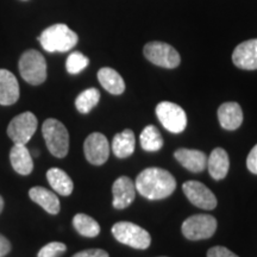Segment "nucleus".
<instances>
[{
  "label": "nucleus",
  "mask_w": 257,
  "mask_h": 257,
  "mask_svg": "<svg viewBox=\"0 0 257 257\" xmlns=\"http://www.w3.org/2000/svg\"><path fill=\"white\" fill-rule=\"evenodd\" d=\"M137 192L149 200H161L168 198L176 188V180L168 170L162 168L144 169L138 174L136 182Z\"/></svg>",
  "instance_id": "1"
},
{
  "label": "nucleus",
  "mask_w": 257,
  "mask_h": 257,
  "mask_svg": "<svg viewBox=\"0 0 257 257\" xmlns=\"http://www.w3.org/2000/svg\"><path fill=\"white\" fill-rule=\"evenodd\" d=\"M38 40L43 49L49 53H66L78 44L79 37L66 24H55L42 32Z\"/></svg>",
  "instance_id": "2"
},
{
  "label": "nucleus",
  "mask_w": 257,
  "mask_h": 257,
  "mask_svg": "<svg viewBox=\"0 0 257 257\" xmlns=\"http://www.w3.org/2000/svg\"><path fill=\"white\" fill-rule=\"evenodd\" d=\"M44 141L51 155L63 159L69 150V134L60 120L49 118L42 126Z\"/></svg>",
  "instance_id": "3"
},
{
  "label": "nucleus",
  "mask_w": 257,
  "mask_h": 257,
  "mask_svg": "<svg viewBox=\"0 0 257 257\" xmlns=\"http://www.w3.org/2000/svg\"><path fill=\"white\" fill-rule=\"evenodd\" d=\"M112 234L121 244L134 249L146 250L152 244V236L138 225L130 221H119L112 226Z\"/></svg>",
  "instance_id": "4"
},
{
  "label": "nucleus",
  "mask_w": 257,
  "mask_h": 257,
  "mask_svg": "<svg viewBox=\"0 0 257 257\" xmlns=\"http://www.w3.org/2000/svg\"><path fill=\"white\" fill-rule=\"evenodd\" d=\"M19 72L22 78L30 85H41L47 79L46 59L37 50L25 51L19 60Z\"/></svg>",
  "instance_id": "5"
},
{
  "label": "nucleus",
  "mask_w": 257,
  "mask_h": 257,
  "mask_svg": "<svg viewBox=\"0 0 257 257\" xmlns=\"http://www.w3.org/2000/svg\"><path fill=\"white\" fill-rule=\"evenodd\" d=\"M181 230L189 240L211 238L217 230V219L210 214H194L184 221Z\"/></svg>",
  "instance_id": "6"
},
{
  "label": "nucleus",
  "mask_w": 257,
  "mask_h": 257,
  "mask_svg": "<svg viewBox=\"0 0 257 257\" xmlns=\"http://www.w3.org/2000/svg\"><path fill=\"white\" fill-rule=\"evenodd\" d=\"M143 53L147 60L163 68H176L181 62V57L176 49L165 42H149L144 47Z\"/></svg>",
  "instance_id": "7"
},
{
  "label": "nucleus",
  "mask_w": 257,
  "mask_h": 257,
  "mask_svg": "<svg viewBox=\"0 0 257 257\" xmlns=\"http://www.w3.org/2000/svg\"><path fill=\"white\" fill-rule=\"evenodd\" d=\"M156 114L161 124L172 134L184 133L187 126V117L184 108L170 101H162L156 106Z\"/></svg>",
  "instance_id": "8"
},
{
  "label": "nucleus",
  "mask_w": 257,
  "mask_h": 257,
  "mask_svg": "<svg viewBox=\"0 0 257 257\" xmlns=\"http://www.w3.org/2000/svg\"><path fill=\"white\" fill-rule=\"evenodd\" d=\"M37 128V118L31 112L17 115L10 121L8 126V135L15 144L25 146L31 140Z\"/></svg>",
  "instance_id": "9"
},
{
  "label": "nucleus",
  "mask_w": 257,
  "mask_h": 257,
  "mask_svg": "<svg viewBox=\"0 0 257 257\" xmlns=\"http://www.w3.org/2000/svg\"><path fill=\"white\" fill-rule=\"evenodd\" d=\"M182 191L194 206L202 210H214L217 207V198L211 189L199 181H186Z\"/></svg>",
  "instance_id": "10"
},
{
  "label": "nucleus",
  "mask_w": 257,
  "mask_h": 257,
  "mask_svg": "<svg viewBox=\"0 0 257 257\" xmlns=\"http://www.w3.org/2000/svg\"><path fill=\"white\" fill-rule=\"evenodd\" d=\"M86 160L94 166L104 165L110 156V144L106 136L100 133H93L83 143Z\"/></svg>",
  "instance_id": "11"
},
{
  "label": "nucleus",
  "mask_w": 257,
  "mask_h": 257,
  "mask_svg": "<svg viewBox=\"0 0 257 257\" xmlns=\"http://www.w3.org/2000/svg\"><path fill=\"white\" fill-rule=\"evenodd\" d=\"M113 194V207L117 210H124L133 204L136 198V186L127 176H120L112 186Z\"/></svg>",
  "instance_id": "12"
},
{
  "label": "nucleus",
  "mask_w": 257,
  "mask_h": 257,
  "mask_svg": "<svg viewBox=\"0 0 257 257\" xmlns=\"http://www.w3.org/2000/svg\"><path fill=\"white\" fill-rule=\"evenodd\" d=\"M232 61L240 69H257V38L238 44L232 54Z\"/></svg>",
  "instance_id": "13"
},
{
  "label": "nucleus",
  "mask_w": 257,
  "mask_h": 257,
  "mask_svg": "<svg viewBox=\"0 0 257 257\" xmlns=\"http://www.w3.org/2000/svg\"><path fill=\"white\" fill-rule=\"evenodd\" d=\"M174 156L180 165L192 173H201L207 167V155L200 150L181 148L176 150Z\"/></svg>",
  "instance_id": "14"
},
{
  "label": "nucleus",
  "mask_w": 257,
  "mask_h": 257,
  "mask_svg": "<svg viewBox=\"0 0 257 257\" xmlns=\"http://www.w3.org/2000/svg\"><path fill=\"white\" fill-rule=\"evenodd\" d=\"M218 119L225 130H237L243 123V111L239 104L230 101L224 102L218 108Z\"/></svg>",
  "instance_id": "15"
},
{
  "label": "nucleus",
  "mask_w": 257,
  "mask_h": 257,
  "mask_svg": "<svg viewBox=\"0 0 257 257\" xmlns=\"http://www.w3.org/2000/svg\"><path fill=\"white\" fill-rule=\"evenodd\" d=\"M19 93L18 81L14 74L0 69V105H14L19 99Z\"/></svg>",
  "instance_id": "16"
},
{
  "label": "nucleus",
  "mask_w": 257,
  "mask_h": 257,
  "mask_svg": "<svg viewBox=\"0 0 257 257\" xmlns=\"http://www.w3.org/2000/svg\"><path fill=\"white\" fill-rule=\"evenodd\" d=\"M207 168L212 179L216 181L223 180L227 175L230 168V160L223 148H216L207 157Z\"/></svg>",
  "instance_id": "17"
},
{
  "label": "nucleus",
  "mask_w": 257,
  "mask_h": 257,
  "mask_svg": "<svg viewBox=\"0 0 257 257\" xmlns=\"http://www.w3.org/2000/svg\"><path fill=\"white\" fill-rule=\"evenodd\" d=\"M29 197L32 201L46 210L50 214H57L61 210L60 200L55 193L50 192L49 189L44 187H34L29 191Z\"/></svg>",
  "instance_id": "18"
},
{
  "label": "nucleus",
  "mask_w": 257,
  "mask_h": 257,
  "mask_svg": "<svg viewBox=\"0 0 257 257\" xmlns=\"http://www.w3.org/2000/svg\"><path fill=\"white\" fill-rule=\"evenodd\" d=\"M10 160L14 169L21 175H29L34 170L31 154L23 144H15L10 153Z\"/></svg>",
  "instance_id": "19"
},
{
  "label": "nucleus",
  "mask_w": 257,
  "mask_h": 257,
  "mask_svg": "<svg viewBox=\"0 0 257 257\" xmlns=\"http://www.w3.org/2000/svg\"><path fill=\"white\" fill-rule=\"evenodd\" d=\"M135 134L130 128H125L123 133L117 134L112 141V152L118 159H126L135 152Z\"/></svg>",
  "instance_id": "20"
},
{
  "label": "nucleus",
  "mask_w": 257,
  "mask_h": 257,
  "mask_svg": "<svg viewBox=\"0 0 257 257\" xmlns=\"http://www.w3.org/2000/svg\"><path fill=\"white\" fill-rule=\"evenodd\" d=\"M98 80L106 91L113 95H119L125 91V82L117 70L104 67L98 72Z\"/></svg>",
  "instance_id": "21"
},
{
  "label": "nucleus",
  "mask_w": 257,
  "mask_h": 257,
  "mask_svg": "<svg viewBox=\"0 0 257 257\" xmlns=\"http://www.w3.org/2000/svg\"><path fill=\"white\" fill-rule=\"evenodd\" d=\"M47 179L54 191L63 197L72 194L74 184L66 172L60 168H51L47 172Z\"/></svg>",
  "instance_id": "22"
},
{
  "label": "nucleus",
  "mask_w": 257,
  "mask_h": 257,
  "mask_svg": "<svg viewBox=\"0 0 257 257\" xmlns=\"http://www.w3.org/2000/svg\"><path fill=\"white\" fill-rule=\"evenodd\" d=\"M140 141L142 149L148 153L159 152L163 147V138L161 136L159 128L154 125H148L143 128L140 136Z\"/></svg>",
  "instance_id": "23"
},
{
  "label": "nucleus",
  "mask_w": 257,
  "mask_h": 257,
  "mask_svg": "<svg viewBox=\"0 0 257 257\" xmlns=\"http://www.w3.org/2000/svg\"><path fill=\"white\" fill-rule=\"evenodd\" d=\"M73 225L75 230L83 237L93 238L100 233V225L92 217L85 213H78L73 218Z\"/></svg>",
  "instance_id": "24"
},
{
  "label": "nucleus",
  "mask_w": 257,
  "mask_h": 257,
  "mask_svg": "<svg viewBox=\"0 0 257 257\" xmlns=\"http://www.w3.org/2000/svg\"><path fill=\"white\" fill-rule=\"evenodd\" d=\"M99 100H100V92L96 88H88L82 93H80L75 100L76 110L80 113L87 114L91 112L93 108L98 105Z\"/></svg>",
  "instance_id": "25"
},
{
  "label": "nucleus",
  "mask_w": 257,
  "mask_h": 257,
  "mask_svg": "<svg viewBox=\"0 0 257 257\" xmlns=\"http://www.w3.org/2000/svg\"><path fill=\"white\" fill-rule=\"evenodd\" d=\"M88 63H89L88 57H86L83 54L79 53V51H74V53H72L68 56V59H67V62H66L67 72L69 74H73V75H75V74L81 73L82 70L88 66Z\"/></svg>",
  "instance_id": "26"
},
{
  "label": "nucleus",
  "mask_w": 257,
  "mask_h": 257,
  "mask_svg": "<svg viewBox=\"0 0 257 257\" xmlns=\"http://www.w3.org/2000/svg\"><path fill=\"white\" fill-rule=\"evenodd\" d=\"M67 246L66 244L61 242H51L47 245H44L40 251L37 257H60L66 252Z\"/></svg>",
  "instance_id": "27"
},
{
  "label": "nucleus",
  "mask_w": 257,
  "mask_h": 257,
  "mask_svg": "<svg viewBox=\"0 0 257 257\" xmlns=\"http://www.w3.org/2000/svg\"><path fill=\"white\" fill-rule=\"evenodd\" d=\"M207 257H238L236 253L231 251L225 246H213L207 251Z\"/></svg>",
  "instance_id": "28"
},
{
  "label": "nucleus",
  "mask_w": 257,
  "mask_h": 257,
  "mask_svg": "<svg viewBox=\"0 0 257 257\" xmlns=\"http://www.w3.org/2000/svg\"><path fill=\"white\" fill-rule=\"evenodd\" d=\"M72 257H110L108 253L102 249H88L76 252Z\"/></svg>",
  "instance_id": "29"
},
{
  "label": "nucleus",
  "mask_w": 257,
  "mask_h": 257,
  "mask_svg": "<svg viewBox=\"0 0 257 257\" xmlns=\"http://www.w3.org/2000/svg\"><path fill=\"white\" fill-rule=\"evenodd\" d=\"M246 167L252 174L257 175V144L252 148L251 152L249 153L248 159H246Z\"/></svg>",
  "instance_id": "30"
},
{
  "label": "nucleus",
  "mask_w": 257,
  "mask_h": 257,
  "mask_svg": "<svg viewBox=\"0 0 257 257\" xmlns=\"http://www.w3.org/2000/svg\"><path fill=\"white\" fill-rule=\"evenodd\" d=\"M10 250H11V243H10V240L3 236V234H0V257L8 255Z\"/></svg>",
  "instance_id": "31"
},
{
  "label": "nucleus",
  "mask_w": 257,
  "mask_h": 257,
  "mask_svg": "<svg viewBox=\"0 0 257 257\" xmlns=\"http://www.w3.org/2000/svg\"><path fill=\"white\" fill-rule=\"evenodd\" d=\"M3 208H4V200H3V198L0 197V213H2Z\"/></svg>",
  "instance_id": "32"
}]
</instances>
